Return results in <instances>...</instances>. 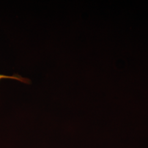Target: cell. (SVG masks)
Wrapping results in <instances>:
<instances>
[{
    "label": "cell",
    "mask_w": 148,
    "mask_h": 148,
    "mask_svg": "<svg viewBox=\"0 0 148 148\" xmlns=\"http://www.w3.org/2000/svg\"><path fill=\"white\" fill-rule=\"evenodd\" d=\"M15 79L16 81H20L23 83L25 84H29V79L22 77L18 75H12V76H9V75H2L0 74V81L2 79Z\"/></svg>",
    "instance_id": "obj_1"
}]
</instances>
